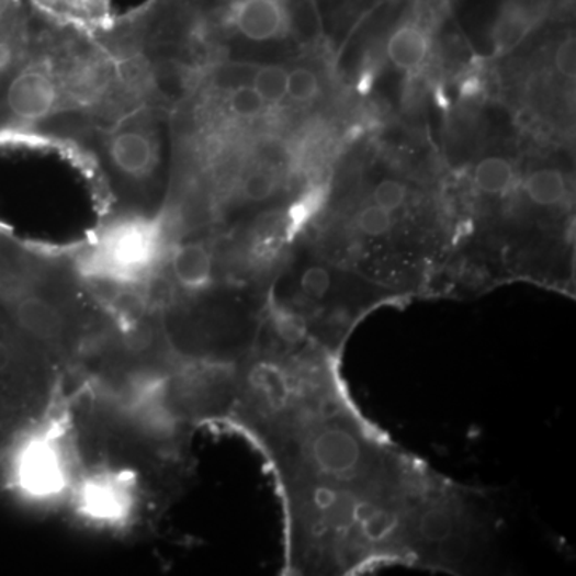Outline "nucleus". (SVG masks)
<instances>
[{
    "label": "nucleus",
    "mask_w": 576,
    "mask_h": 576,
    "mask_svg": "<svg viewBox=\"0 0 576 576\" xmlns=\"http://www.w3.org/2000/svg\"><path fill=\"white\" fill-rule=\"evenodd\" d=\"M341 358L263 327L222 428L267 461L281 499L284 574L400 567V538L434 467L359 410Z\"/></svg>",
    "instance_id": "obj_1"
},
{
    "label": "nucleus",
    "mask_w": 576,
    "mask_h": 576,
    "mask_svg": "<svg viewBox=\"0 0 576 576\" xmlns=\"http://www.w3.org/2000/svg\"><path fill=\"white\" fill-rule=\"evenodd\" d=\"M194 432L151 397L77 387L50 431L57 508L110 532L151 530L194 471Z\"/></svg>",
    "instance_id": "obj_2"
},
{
    "label": "nucleus",
    "mask_w": 576,
    "mask_h": 576,
    "mask_svg": "<svg viewBox=\"0 0 576 576\" xmlns=\"http://www.w3.org/2000/svg\"><path fill=\"white\" fill-rule=\"evenodd\" d=\"M0 305L54 361L66 396L121 340L122 324L76 257L58 260L0 228Z\"/></svg>",
    "instance_id": "obj_3"
},
{
    "label": "nucleus",
    "mask_w": 576,
    "mask_h": 576,
    "mask_svg": "<svg viewBox=\"0 0 576 576\" xmlns=\"http://www.w3.org/2000/svg\"><path fill=\"white\" fill-rule=\"evenodd\" d=\"M494 497L432 470L400 538V567L449 575L494 574L501 561Z\"/></svg>",
    "instance_id": "obj_4"
},
{
    "label": "nucleus",
    "mask_w": 576,
    "mask_h": 576,
    "mask_svg": "<svg viewBox=\"0 0 576 576\" xmlns=\"http://www.w3.org/2000/svg\"><path fill=\"white\" fill-rule=\"evenodd\" d=\"M65 399L58 366L0 305V494L47 438Z\"/></svg>",
    "instance_id": "obj_5"
},
{
    "label": "nucleus",
    "mask_w": 576,
    "mask_h": 576,
    "mask_svg": "<svg viewBox=\"0 0 576 576\" xmlns=\"http://www.w3.org/2000/svg\"><path fill=\"white\" fill-rule=\"evenodd\" d=\"M228 21L240 36L253 42L272 41L289 33L284 0H234Z\"/></svg>",
    "instance_id": "obj_6"
},
{
    "label": "nucleus",
    "mask_w": 576,
    "mask_h": 576,
    "mask_svg": "<svg viewBox=\"0 0 576 576\" xmlns=\"http://www.w3.org/2000/svg\"><path fill=\"white\" fill-rule=\"evenodd\" d=\"M110 156L115 169L131 178H143L156 163L153 139L145 132L122 131L110 142Z\"/></svg>",
    "instance_id": "obj_7"
},
{
    "label": "nucleus",
    "mask_w": 576,
    "mask_h": 576,
    "mask_svg": "<svg viewBox=\"0 0 576 576\" xmlns=\"http://www.w3.org/2000/svg\"><path fill=\"white\" fill-rule=\"evenodd\" d=\"M540 20V13L529 9L522 2L506 3L497 21H495L494 38L495 54L502 55L519 47L526 37L532 33Z\"/></svg>",
    "instance_id": "obj_8"
},
{
    "label": "nucleus",
    "mask_w": 576,
    "mask_h": 576,
    "mask_svg": "<svg viewBox=\"0 0 576 576\" xmlns=\"http://www.w3.org/2000/svg\"><path fill=\"white\" fill-rule=\"evenodd\" d=\"M429 37L417 24H405L387 42V57L399 69L410 71L425 63Z\"/></svg>",
    "instance_id": "obj_9"
},
{
    "label": "nucleus",
    "mask_w": 576,
    "mask_h": 576,
    "mask_svg": "<svg viewBox=\"0 0 576 576\" xmlns=\"http://www.w3.org/2000/svg\"><path fill=\"white\" fill-rule=\"evenodd\" d=\"M515 167L499 157H488L477 163L474 170V184L484 194L505 195L515 188Z\"/></svg>",
    "instance_id": "obj_10"
},
{
    "label": "nucleus",
    "mask_w": 576,
    "mask_h": 576,
    "mask_svg": "<svg viewBox=\"0 0 576 576\" xmlns=\"http://www.w3.org/2000/svg\"><path fill=\"white\" fill-rule=\"evenodd\" d=\"M526 192L538 207H554L567 195V183L558 170H538L526 181Z\"/></svg>",
    "instance_id": "obj_11"
},
{
    "label": "nucleus",
    "mask_w": 576,
    "mask_h": 576,
    "mask_svg": "<svg viewBox=\"0 0 576 576\" xmlns=\"http://www.w3.org/2000/svg\"><path fill=\"white\" fill-rule=\"evenodd\" d=\"M287 31L300 41L314 42L320 36V20L314 0H284Z\"/></svg>",
    "instance_id": "obj_12"
},
{
    "label": "nucleus",
    "mask_w": 576,
    "mask_h": 576,
    "mask_svg": "<svg viewBox=\"0 0 576 576\" xmlns=\"http://www.w3.org/2000/svg\"><path fill=\"white\" fill-rule=\"evenodd\" d=\"M394 213L372 204L355 215L352 226L364 242H380L391 236L394 229Z\"/></svg>",
    "instance_id": "obj_13"
},
{
    "label": "nucleus",
    "mask_w": 576,
    "mask_h": 576,
    "mask_svg": "<svg viewBox=\"0 0 576 576\" xmlns=\"http://www.w3.org/2000/svg\"><path fill=\"white\" fill-rule=\"evenodd\" d=\"M289 72L281 66H263L255 72L251 87L267 104H279L287 98Z\"/></svg>",
    "instance_id": "obj_14"
},
{
    "label": "nucleus",
    "mask_w": 576,
    "mask_h": 576,
    "mask_svg": "<svg viewBox=\"0 0 576 576\" xmlns=\"http://www.w3.org/2000/svg\"><path fill=\"white\" fill-rule=\"evenodd\" d=\"M45 12H57L69 19L98 20L106 12V0H33Z\"/></svg>",
    "instance_id": "obj_15"
},
{
    "label": "nucleus",
    "mask_w": 576,
    "mask_h": 576,
    "mask_svg": "<svg viewBox=\"0 0 576 576\" xmlns=\"http://www.w3.org/2000/svg\"><path fill=\"white\" fill-rule=\"evenodd\" d=\"M228 104L229 110L240 118L258 117V115L263 113L264 108L268 106L260 93L251 86L234 89L230 92Z\"/></svg>",
    "instance_id": "obj_16"
},
{
    "label": "nucleus",
    "mask_w": 576,
    "mask_h": 576,
    "mask_svg": "<svg viewBox=\"0 0 576 576\" xmlns=\"http://www.w3.org/2000/svg\"><path fill=\"white\" fill-rule=\"evenodd\" d=\"M319 92V80L306 68H296L289 72L287 97L296 103H306Z\"/></svg>",
    "instance_id": "obj_17"
},
{
    "label": "nucleus",
    "mask_w": 576,
    "mask_h": 576,
    "mask_svg": "<svg viewBox=\"0 0 576 576\" xmlns=\"http://www.w3.org/2000/svg\"><path fill=\"white\" fill-rule=\"evenodd\" d=\"M372 197L373 204L394 213L403 207L405 199H407V190L399 181L384 180L375 188Z\"/></svg>",
    "instance_id": "obj_18"
},
{
    "label": "nucleus",
    "mask_w": 576,
    "mask_h": 576,
    "mask_svg": "<svg viewBox=\"0 0 576 576\" xmlns=\"http://www.w3.org/2000/svg\"><path fill=\"white\" fill-rule=\"evenodd\" d=\"M242 191L249 201H267L275 191L274 174L268 172V170H255V172L250 173L247 180L244 181Z\"/></svg>",
    "instance_id": "obj_19"
},
{
    "label": "nucleus",
    "mask_w": 576,
    "mask_h": 576,
    "mask_svg": "<svg viewBox=\"0 0 576 576\" xmlns=\"http://www.w3.org/2000/svg\"><path fill=\"white\" fill-rule=\"evenodd\" d=\"M575 41L574 38H567V41L562 42L561 47L557 48L556 54V68L562 76L567 77V79H575Z\"/></svg>",
    "instance_id": "obj_20"
}]
</instances>
